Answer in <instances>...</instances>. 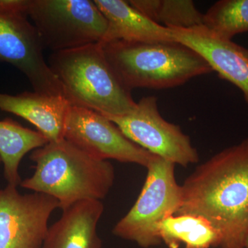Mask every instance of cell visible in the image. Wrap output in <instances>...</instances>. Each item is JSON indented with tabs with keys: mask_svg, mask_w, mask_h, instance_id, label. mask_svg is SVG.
<instances>
[{
	"mask_svg": "<svg viewBox=\"0 0 248 248\" xmlns=\"http://www.w3.org/2000/svg\"><path fill=\"white\" fill-rule=\"evenodd\" d=\"M176 215L200 216L221 236L220 248H245L248 234V137L200 165L183 185Z\"/></svg>",
	"mask_w": 248,
	"mask_h": 248,
	"instance_id": "obj_1",
	"label": "cell"
},
{
	"mask_svg": "<svg viewBox=\"0 0 248 248\" xmlns=\"http://www.w3.org/2000/svg\"><path fill=\"white\" fill-rule=\"evenodd\" d=\"M30 159L35 172L19 186L53 197L62 210L80 201L103 200L115 182L108 161L90 156L64 139L37 148Z\"/></svg>",
	"mask_w": 248,
	"mask_h": 248,
	"instance_id": "obj_2",
	"label": "cell"
},
{
	"mask_svg": "<svg viewBox=\"0 0 248 248\" xmlns=\"http://www.w3.org/2000/svg\"><path fill=\"white\" fill-rule=\"evenodd\" d=\"M102 45L109 63L130 91L172 89L213 72L200 54L177 41Z\"/></svg>",
	"mask_w": 248,
	"mask_h": 248,
	"instance_id": "obj_3",
	"label": "cell"
},
{
	"mask_svg": "<svg viewBox=\"0 0 248 248\" xmlns=\"http://www.w3.org/2000/svg\"><path fill=\"white\" fill-rule=\"evenodd\" d=\"M49 66L72 105L104 116L127 115L138 102L114 71L101 43L54 52Z\"/></svg>",
	"mask_w": 248,
	"mask_h": 248,
	"instance_id": "obj_4",
	"label": "cell"
},
{
	"mask_svg": "<svg viewBox=\"0 0 248 248\" xmlns=\"http://www.w3.org/2000/svg\"><path fill=\"white\" fill-rule=\"evenodd\" d=\"M175 164L156 156L146 168V182L138 200L114 227L116 236L143 248L159 246V226L177 214L182 200V186L174 176Z\"/></svg>",
	"mask_w": 248,
	"mask_h": 248,
	"instance_id": "obj_5",
	"label": "cell"
},
{
	"mask_svg": "<svg viewBox=\"0 0 248 248\" xmlns=\"http://www.w3.org/2000/svg\"><path fill=\"white\" fill-rule=\"evenodd\" d=\"M44 48L63 51L100 43L108 22L94 1L29 0L27 11Z\"/></svg>",
	"mask_w": 248,
	"mask_h": 248,
	"instance_id": "obj_6",
	"label": "cell"
},
{
	"mask_svg": "<svg viewBox=\"0 0 248 248\" xmlns=\"http://www.w3.org/2000/svg\"><path fill=\"white\" fill-rule=\"evenodd\" d=\"M155 96L142 97L127 115L104 116L134 143L161 159L186 166L198 162L199 154L179 125L165 120Z\"/></svg>",
	"mask_w": 248,
	"mask_h": 248,
	"instance_id": "obj_7",
	"label": "cell"
},
{
	"mask_svg": "<svg viewBox=\"0 0 248 248\" xmlns=\"http://www.w3.org/2000/svg\"><path fill=\"white\" fill-rule=\"evenodd\" d=\"M63 139L95 159H113L148 167L156 157L129 140L113 122L86 108L71 105Z\"/></svg>",
	"mask_w": 248,
	"mask_h": 248,
	"instance_id": "obj_8",
	"label": "cell"
},
{
	"mask_svg": "<svg viewBox=\"0 0 248 248\" xmlns=\"http://www.w3.org/2000/svg\"><path fill=\"white\" fill-rule=\"evenodd\" d=\"M44 48L26 15L0 11V63H9L22 72L35 92L65 96L58 78L45 60Z\"/></svg>",
	"mask_w": 248,
	"mask_h": 248,
	"instance_id": "obj_9",
	"label": "cell"
},
{
	"mask_svg": "<svg viewBox=\"0 0 248 248\" xmlns=\"http://www.w3.org/2000/svg\"><path fill=\"white\" fill-rule=\"evenodd\" d=\"M58 200L40 192L22 195L16 186L0 190V248H42Z\"/></svg>",
	"mask_w": 248,
	"mask_h": 248,
	"instance_id": "obj_10",
	"label": "cell"
},
{
	"mask_svg": "<svg viewBox=\"0 0 248 248\" xmlns=\"http://www.w3.org/2000/svg\"><path fill=\"white\" fill-rule=\"evenodd\" d=\"M170 29L177 42L200 54L213 71L238 88L248 107V48L217 37L203 25Z\"/></svg>",
	"mask_w": 248,
	"mask_h": 248,
	"instance_id": "obj_11",
	"label": "cell"
},
{
	"mask_svg": "<svg viewBox=\"0 0 248 248\" xmlns=\"http://www.w3.org/2000/svg\"><path fill=\"white\" fill-rule=\"evenodd\" d=\"M71 105L63 95L35 91L17 95L0 93V110L30 122L48 142L63 140L67 115Z\"/></svg>",
	"mask_w": 248,
	"mask_h": 248,
	"instance_id": "obj_12",
	"label": "cell"
},
{
	"mask_svg": "<svg viewBox=\"0 0 248 248\" xmlns=\"http://www.w3.org/2000/svg\"><path fill=\"white\" fill-rule=\"evenodd\" d=\"M104 210L99 200L80 201L62 210L61 218L49 227L42 248H102L97 228Z\"/></svg>",
	"mask_w": 248,
	"mask_h": 248,
	"instance_id": "obj_13",
	"label": "cell"
},
{
	"mask_svg": "<svg viewBox=\"0 0 248 248\" xmlns=\"http://www.w3.org/2000/svg\"><path fill=\"white\" fill-rule=\"evenodd\" d=\"M108 22L100 43L113 41L128 42H173L172 31L147 17L124 0H94Z\"/></svg>",
	"mask_w": 248,
	"mask_h": 248,
	"instance_id": "obj_14",
	"label": "cell"
},
{
	"mask_svg": "<svg viewBox=\"0 0 248 248\" xmlns=\"http://www.w3.org/2000/svg\"><path fill=\"white\" fill-rule=\"evenodd\" d=\"M48 143L39 131L25 128L10 118L0 120V156L8 185H20L19 166L23 157Z\"/></svg>",
	"mask_w": 248,
	"mask_h": 248,
	"instance_id": "obj_15",
	"label": "cell"
},
{
	"mask_svg": "<svg viewBox=\"0 0 248 248\" xmlns=\"http://www.w3.org/2000/svg\"><path fill=\"white\" fill-rule=\"evenodd\" d=\"M161 242L169 248L219 247L221 236L210 222L203 217L191 215H174L167 217L159 226Z\"/></svg>",
	"mask_w": 248,
	"mask_h": 248,
	"instance_id": "obj_16",
	"label": "cell"
},
{
	"mask_svg": "<svg viewBox=\"0 0 248 248\" xmlns=\"http://www.w3.org/2000/svg\"><path fill=\"white\" fill-rule=\"evenodd\" d=\"M130 5L153 22L169 28L203 25V16L190 0H130Z\"/></svg>",
	"mask_w": 248,
	"mask_h": 248,
	"instance_id": "obj_17",
	"label": "cell"
},
{
	"mask_svg": "<svg viewBox=\"0 0 248 248\" xmlns=\"http://www.w3.org/2000/svg\"><path fill=\"white\" fill-rule=\"evenodd\" d=\"M203 26L214 35L232 40L248 32V0H220L203 16Z\"/></svg>",
	"mask_w": 248,
	"mask_h": 248,
	"instance_id": "obj_18",
	"label": "cell"
},
{
	"mask_svg": "<svg viewBox=\"0 0 248 248\" xmlns=\"http://www.w3.org/2000/svg\"><path fill=\"white\" fill-rule=\"evenodd\" d=\"M245 248H248V234L246 238V241H245Z\"/></svg>",
	"mask_w": 248,
	"mask_h": 248,
	"instance_id": "obj_19",
	"label": "cell"
},
{
	"mask_svg": "<svg viewBox=\"0 0 248 248\" xmlns=\"http://www.w3.org/2000/svg\"><path fill=\"white\" fill-rule=\"evenodd\" d=\"M1 163H2V161H1V156H0V164H1Z\"/></svg>",
	"mask_w": 248,
	"mask_h": 248,
	"instance_id": "obj_20",
	"label": "cell"
}]
</instances>
